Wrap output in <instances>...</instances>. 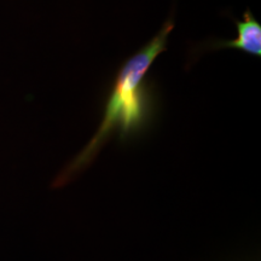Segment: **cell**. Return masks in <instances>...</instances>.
Here are the masks:
<instances>
[{
  "mask_svg": "<svg viewBox=\"0 0 261 261\" xmlns=\"http://www.w3.org/2000/svg\"><path fill=\"white\" fill-rule=\"evenodd\" d=\"M173 28L174 23L172 21L166 22L156 37L123 64L107 102L99 128L86 148L71 163L69 171L65 174L67 177L71 179L92 161L110 133L117 130L121 135H127L142 125L146 110L145 75L156 58L167 48V39Z\"/></svg>",
  "mask_w": 261,
  "mask_h": 261,
  "instance_id": "obj_1",
  "label": "cell"
},
{
  "mask_svg": "<svg viewBox=\"0 0 261 261\" xmlns=\"http://www.w3.org/2000/svg\"><path fill=\"white\" fill-rule=\"evenodd\" d=\"M237 38L221 42V47L242 50L253 56H261V24L250 11L243 14L242 21L236 22Z\"/></svg>",
  "mask_w": 261,
  "mask_h": 261,
  "instance_id": "obj_2",
  "label": "cell"
}]
</instances>
